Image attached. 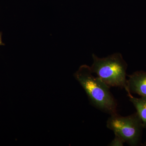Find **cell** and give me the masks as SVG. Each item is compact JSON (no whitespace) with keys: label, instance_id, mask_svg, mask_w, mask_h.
<instances>
[{"label":"cell","instance_id":"cell-1","mask_svg":"<svg viewBox=\"0 0 146 146\" xmlns=\"http://www.w3.org/2000/svg\"><path fill=\"white\" fill-rule=\"evenodd\" d=\"M74 77L95 107L110 115L117 113V102L110 91V87L98 77L93 76L90 66L82 65Z\"/></svg>","mask_w":146,"mask_h":146},{"label":"cell","instance_id":"cell-2","mask_svg":"<svg viewBox=\"0 0 146 146\" xmlns=\"http://www.w3.org/2000/svg\"><path fill=\"white\" fill-rule=\"evenodd\" d=\"M93 63L90 68L110 87L125 89L127 64L120 53H115L106 57L99 58L92 54Z\"/></svg>","mask_w":146,"mask_h":146},{"label":"cell","instance_id":"cell-3","mask_svg":"<svg viewBox=\"0 0 146 146\" xmlns=\"http://www.w3.org/2000/svg\"><path fill=\"white\" fill-rule=\"evenodd\" d=\"M108 128L118 134L129 145H141L144 127L137 112L122 117L117 113L110 115L106 122Z\"/></svg>","mask_w":146,"mask_h":146},{"label":"cell","instance_id":"cell-4","mask_svg":"<svg viewBox=\"0 0 146 146\" xmlns=\"http://www.w3.org/2000/svg\"><path fill=\"white\" fill-rule=\"evenodd\" d=\"M125 90L127 94H137L146 97V72L137 71L128 76Z\"/></svg>","mask_w":146,"mask_h":146},{"label":"cell","instance_id":"cell-5","mask_svg":"<svg viewBox=\"0 0 146 146\" xmlns=\"http://www.w3.org/2000/svg\"><path fill=\"white\" fill-rule=\"evenodd\" d=\"M129 101L135 108L136 112L143 123L144 128L146 129V97L137 98L133 97L131 94H128Z\"/></svg>","mask_w":146,"mask_h":146},{"label":"cell","instance_id":"cell-6","mask_svg":"<svg viewBox=\"0 0 146 146\" xmlns=\"http://www.w3.org/2000/svg\"><path fill=\"white\" fill-rule=\"evenodd\" d=\"M115 138L108 145L109 146H123L125 143L124 140L121 137L117 134H115Z\"/></svg>","mask_w":146,"mask_h":146},{"label":"cell","instance_id":"cell-7","mask_svg":"<svg viewBox=\"0 0 146 146\" xmlns=\"http://www.w3.org/2000/svg\"><path fill=\"white\" fill-rule=\"evenodd\" d=\"M2 33L0 31V46H5V45L4 43L3 42L2 38Z\"/></svg>","mask_w":146,"mask_h":146},{"label":"cell","instance_id":"cell-8","mask_svg":"<svg viewBox=\"0 0 146 146\" xmlns=\"http://www.w3.org/2000/svg\"><path fill=\"white\" fill-rule=\"evenodd\" d=\"M144 146H146V142H145V144H144Z\"/></svg>","mask_w":146,"mask_h":146}]
</instances>
